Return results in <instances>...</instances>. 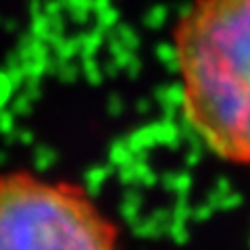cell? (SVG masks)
Returning <instances> with one entry per match:
<instances>
[{
	"label": "cell",
	"instance_id": "7a4b0ae2",
	"mask_svg": "<svg viewBox=\"0 0 250 250\" xmlns=\"http://www.w3.org/2000/svg\"><path fill=\"white\" fill-rule=\"evenodd\" d=\"M115 223L88 192L29 171L0 175V250H117Z\"/></svg>",
	"mask_w": 250,
	"mask_h": 250
},
{
	"label": "cell",
	"instance_id": "6da1fadb",
	"mask_svg": "<svg viewBox=\"0 0 250 250\" xmlns=\"http://www.w3.org/2000/svg\"><path fill=\"white\" fill-rule=\"evenodd\" d=\"M175 57L188 121L213 152L250 165V0H196Z\"/></svg>",
	"mask_w": 250,
	"mask_h": 250
}]
</instances>
